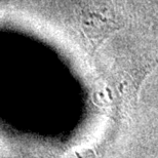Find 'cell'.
Segmentation results:
<instances>
[]
</instances>
